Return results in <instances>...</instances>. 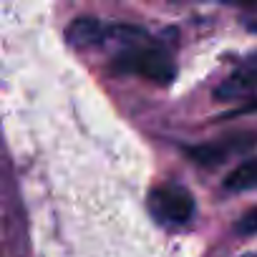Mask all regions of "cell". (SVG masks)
<instances>
[{
	"mask_svg": "<svg viewBox=\"0 0 257 257\" xmlns=\"http://www.w3.org/2000/svg\"><path fill=\"white\" fill-rule=\"evenodd\" d=\"M227 3H234V6H242V8H249V11H257V0H227Z\"/></svg>",
	"mask_w": 257,
	"mask_h": 257,
	"instance_id": "8",
	"label": "cell"
},
{
	"mask_svg": "<svg viewBox=\"0 0 257 257\" xmlns=\"http://www.w3.org/2000/svg\"><path fill=\"white\" fill-rule=\"evenodd\" d=\"M237 229H239L242 234H254V232H257V209L247 212V214H244V217L239 219Z\"/></svg>",
	"mask_w": 257,
	"mask_h": 257,
	"instance_id": "7",
	"label": "cell"
},
{
	"mask_svg": "<svg viewBox=\"0 0 257 257\" xmlns=\"http://www.w3.org/2000/svg\"><path fill=\"white\" fill-rule=\"evenodd\" d=\"M214 96L219 101H242L239 111H257V61L239 66Z\"/></svg>",
	"mask_w": 257,
	"mask_h": 257,
	"instance_id": "3",
	"label": "cell"
},
{
	"mask_svg": "<svg viewBox=\"0 0 257 257\" xmlns=\"http://www.w3.org/2000/svg\"><path fill=\"white\" fill-rule=\"evenodd\" d=\"M224 187L229 192H244V189H254L257 187V159L242 162L237 169H232L224 179Z\"/></svg>",
	"mask_w": 257,
	"mask_h": 257,
	"instance_id": "6",
	"label": "cell"
},
{
	"mask_svg": "<svg viewBox=\"0 0 257 257\" xmlns=\"http://www.w3.org/2000/svg\"><path fill=\"white\" fill-rule=\"evenodd\" d=\"M252 139L249 134H234L229 139H219V142H212V144H204V147H197V149H189L192 159L197 164H207V167H214L219 162H224L227 157L232 154H239V152H247L252 147Z\"/></svg>",
	"mask_w": 257,
	"mask_h": 257,
	"instance_id": "4",
	"label": "cell"
},
{
	"mask_svg": "<svg viewBox=\"0 0 257 257\" xmlns=\"http://www.w3.org/2000/svg\"><path fill=\"white\" fill-rule=\"evenodd\" d=\"M108 38V28L96 18H76L66 28V41L73 48H91Z\"/></svg>",
	"mask_w": 257,
	"mask_h": 257,
	"instance_id": "5",
	"label": "cell"
},
{
	"mask_svg": "<svg viewBox=\"0 0 257 257\" xmlns=\"http://www.w3.org/2000/svg\"><path fill=\"white\" fill-rule=\"evenodd\" d=\"M149 209L164 224H184L194 214V199L179 184H162L149 194Z\"/></svg>",
	"mask_w": 257,
	"mask_h": 257,
	"instance_id": "2",
	"label": "cell"
},
{
	"mask_svg": "<svg viewBox=\"0 0 257 257\" xmlns=\"http://www.w3.org/2000/svg\"><path fill=\"white\" fill-rule=\"evenodd\" d=\"M113 68L121 73L149 78V81L162 83V86H169L177 76V66L172 63V58L162 48L149 46V43H137V46L123 48L113 58Z\"/></svg>",
	"mask_w": 257,
	"mask_h": 257,
	"instance_id": "1",
	"label": "cell"
}]
</instances>
